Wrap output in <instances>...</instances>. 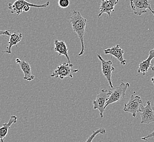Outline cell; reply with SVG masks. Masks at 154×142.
<instances>
[{
    "label": "cell",
    "instance_id": "obj_1",
    "mask_svg": "<svg viewBox=\"0 0 154 142\" xmlns=\"http://www.w3.org/2000/svg\"><path fill=\"white\" fill-rule=\"evenodd\" d=\"M73 32L77 33L78 38L80 39L82 49L78 54V56L83 55L85 53V45L84 42V37L85 35L88 21L84 18L79 11H73L71 17L69 18Z\"/></svg>",
    "mask_w": 154,
    "mask_h": 142
},
{
    "label": "cell",
    "instance_id": "obj_2",
    "mask_svg": "<svg viewBox=\"0 0 154 142\" xmlns=\"http://www.w3.org/2000/svg\"><path fill=\"white\" fill-rule=\"evenodd\" d=\"M50 5V2L47 1L43 5H36L31 3L25 0H17L13 3L8 4V9L12 13H16L18 15L21 14L23 11L29 12L31 7L34 8H47Z\"/></svg>",
    "mask_w": 154,
    "mask_h": 142
},
{
    "label": "cell",
    "instance_id": "obj_3",
    "mask_svg": "<svg viewBox=\"0 0 154 142\" xmlns=\"http://www.w3.org/2000/svg\"><path fill=\"white\" fill-rule=\"evenodd\" d=\"M73 65L71 63L63 62L59 66L57 69L51 74V77L63 79L66 77L73 78V74L77 73L79 69L73 68Z\"/></svg>",
    "mask_w": 154,
    "mask_h": 142
},
{
    "label": "cell",
    "instance_id": "obj_4",
    "mask_svg": "<svg viewBox=\"0 0 154 142\" xmlns=\"http://www.w3.org/2000/svg\"><path fill=\"white\" fill-rule=\"evenodd\" d=\"M111 93V90L102 89L101 92L97 95L96 100L93 101V108L94 110H98L100 112L101 118H103L104 113L106 108L107 101L109 100Z\"/></svg>",
    "mask_w": 154,
    "mask_h": 142
},
{
    "label": "cell",
    "instance_id": "obj_5",
    "mask_svg": "<svg viewBox=\"0 0 154 142\" xmlns=\"http://www.w3.org/2000/svg\"><path fill=\"white\" fill-rule=\"evenodd\" d=\"M131 9L134 14L140 16L147 12L149 9L154 16V11L151 8L150 2L149 0H130Z\"/></svg>",
    "mask_w": 154,
    "mask_h": 142
},
{
    "label": "cell",
    "instance_id": "obj_6",
    "mask_svg": "<svg viewBox=\"0 0 154 142\" xmlns=\"http://www.w3.org/2000/svg\"><path fill=\"white\" fill-rule=\"evenodd\" d=\"M130 87V83L122 82L118 87H117L113 91H112L109 100L107 101L106 107L111 104L123 100L125 96L126 92Z\"/></svg>",
    "mask_w": 154,
    "mask_h": 142
},
{
    "label": "cell",
    "instance_id": "obj_7",
    "mask_svg": "<svg viewBox=\"0 0 154 142\" xmlns=\"http://www.w3.org/2000/svg\"><path fill=\"white\" fill-rule=\"evenodd\" d=\"M142 100L139 96L131 95L130 100L124 104V111L130 113L134 118L137 116V113L139 112L140 106H142Z\"/></svg>",
    "mask_w": 154,
    "mask_h": 142
},
{
    "label": "cell",
    "instance_id": "obj_8",
    "mask_svg": "<svg viewBox=\"0 0 154 142\" xmlns=\"http://www.w3.org/2000/svg\"><path fill=\"white\" fill-rule=\"evenodd\" d=\"M97 57L101 62L102 73L105 78L107 79L110 87L111 88H113L112 77L113 71H115V68L113 66V62L111 60L106 61L104 60L100 54H97Z\"/></svg>",
    "mask_w": 154,
    "mask_h": 142
},
{
    "label": "cell",
    "instance_id": "obj_9",
    "mask_svg": "<svg viewBox=\"0 0 154 142\" xmlns=\"http://www.w3.org/2000/svg\"><path fill=\"white\" fill-rule=\"evenodd\" d=\"M139 112L142 118L140 124H150L154 122V110L151 105V101H148L145 106L142 105L140 108Z\"/></svg>",
    "mask_w": 154,
    "mask_h": 142
},
{
    "label": "cell",
    "instance_id": "obj_10",
    "mask_svg": "<svg viewBox=\"0 0 154 142\" xmlns=\"http://www.w3.org/2000/svg\"><path fill=\"white\" fill-rule=\"evenodd\" d=\"M119 2V0H101L100 7V12L98 15V18H100L104 13H106L109 17H110L112 12L114 11L115 7Z\"/></svg>",
    "mask_w": 154,
    "mask_h": 142
},
{
    "label": "cell",
    "instance_id": "obj_11",
    "mask_svg": "<svg viewBox=\"0 0 154 142\" xmlns=\"http://www.w3.org/2000/svg\"><path fill=\"white\" fill-rule=\"evenodd\" d=\"M104 53L107 55H110L115 57L122 65L125 66L126 63V60L124 57L125 51L120 47V45H117L110 48H108L104 51Z\"/></svg>",
    "mask_w": 154,
    "mask_h": 142
},
{
    "label": "cell",
    "instance_id": "obj_12",
    "mask_svg": "<svg viewBox=\"0 0 154 142\" xmlns=\"http://www.w3.org/2000/svg\"><path fill=\"white\" fill-rule=\"evenodd\" d=\"M15 62L18 64L21 69L24 72V79L27 81H32L35 78L34 75L31 73V67L30 63L24 60H21L19 59H16Z\"/></svg>",
    "mask_w": 154,
    "mask_h": 142
},
{
    "label": "cell",
    "instance_id": "obj_13",
    "mask_svg": "<svg viewBox=\"0 0 154 142\" xmlns=\"http://www.w3.org/2000/svg\"><path fill=\"white\" fill-rule=\"evenodd\" d=\"M54 51L59 54V56L64 55L67 58L68 63H71V59L68 55V49L65 42L55 39L54 42Z\"/></svg>",
    "mask_w": 154,
    "mask_h": 142
},
{
    "label": "cell",
    "instance_id": "obj_14",
    "mask_svg": "<svg viewBox=\"0 0 154 142\" xmlns=\"http://www.w3.org/2000/svg\"><path fill=\"white\" fill-rule=\"evenodd\" d=\"M23 39L22 33L15 31L12 33L10 36L9 41H8V46L7 48L6 51H3V53H7L9 54H12V48L13 46L15 45L18 47V44Z\"/></svg>",
    "mask_w": 154,
    "mask_h": 142
},
{
    "label": "cell",
    "instance_id": "obj_15",
    "mask_svg": "<svg viewBox=\"0 0 154 142\" xmlns=\"http://www.w3.org/2000/svg\"><path fill=\"white\" fill-rule=\"evenodd\" d=\"M154 58V48L149 51V55L147 59L141 62L139 65V68L138 69V73H143L144 76L148 71L149 69L151 67V62L152 60Z\"/></svg>",
    "mask_w": 154,
    "mask_h": 142
},
{
    "label": "cell",
    "instance_id": "obj_16",
    "mask_svg": "<svg viewBox=\"0 0 154 142\" xmlns=\"http://www.w3.org/2000/svg\"><path fill=\"white\" fill-rule=\"evenodd\" d=\"M17 120V116H11L8 122L3 124V126L0 128V139L1 142H3L4 141V139L5 138L7 134H8V131L11 125L13 124L17 123L18 121Z\"/></svg>",
    "mask_w": 154,
    "mask_h": 142
},
{
    "label": "cell",
    "instance_id": "obj_17",
    "mask_svg": "<svg viewBox=\"0 0 154 142\" xmlns=\"http://www.w3.org/2000/svg\"><path fill=\"white\" fill-rule=\"evenodd\" d=\"M106 132V130L104 128H101L98 129L97 130L93 131L92 134L89 137L85 142H92L93 139H94V138L96 136V135H97L98 134L101 133L102 134H103Z\"/></svg>",
    "mask_w": 154,
    "mask_h": 142
},
{
    "label": "cell",
    "instance_id": "obj_18",
    "mask_svg": "<svg viewBox=\"0 0 154 142\" xmlns=\"http://www.w3.org/2000/svg\"><path fill=\"white\" fill-rule=\"evenodd\" d=\"M58 5L61 8H66L70 5V0H59Z\"/></svg>",
    "mask_w": 154,
    "mask_h": 142
},
{
    "label": "cell",
    "instance_id": "obj_19",
    "mask_svg": "<svg viewBox=\"0 0 154 142\" xmlns=\"http://www.w3.org/2000/svg\"><path fill=\"white\" fill-rule=\"evenodd\" d=\"M152 137H154V131L150 133L147 136L141 137V139L143 140H145V141H148L149 138H152Z\"/></svg>",
    "mask_w": 154,
    "mask_h": 142
},
{
    "label": "cell",
    "instance_id": "obj_20",
    "mask_svg": "<svg viewBox=\"0 0 154 142\" xmlns=\"http://www.w3.org/2000/svg\"><path fill=\"white\" fill-rule=\"evenodd\" d=\"M0 35H1L9 36H11L12 33H10L9 31L6 30V31H0Z\"/></svg>",
    "mask_w": 154,
    "mask_h": 142
},
{
    "label": "cell",
    "instance_id": "obj_21",
    "mask_svg": "<svg viewBox=\"0 0 154 142\" xmlns=\"http://www.w3.org/2000/svg\"><path fill=\"white\" fill-rule=\"evenodd\" d=\"M151 82H152V84H154V77H152V78H151Z\"/></svg>",
    "mask_w": 154,
    "mask_h": 142
},
{
    "label": "cell",
    "instance_id": "obj_22",
    "mask_svg": "<svg viewBox=\"0 0 154 142\" xmlns=\"http://www.w3.org/2000/svg\"><path fill=\"white\" fill-rule=\"evenodd\" d=\"M151 69H152V71H154V66H152V67H151Z\"/></svg>",
    "mask_w": 154,
    "mask_h": 142
}]
</instances>
